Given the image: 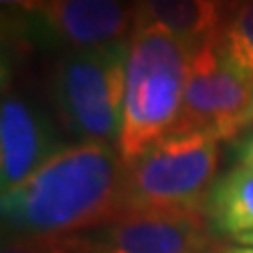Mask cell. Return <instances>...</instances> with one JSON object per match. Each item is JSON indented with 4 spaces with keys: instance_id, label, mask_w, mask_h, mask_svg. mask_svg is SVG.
Listing matches in <instances>:
<instances>
[{
    "instance_id": "obj_1",
    "label": "cell",
    "mask_w": 253,
    "mask_h": 253,
    "mask_svg": "<svg viewBox=\"0 0 253 253\" xmlns=\"http://www.w3.org/2000/svg\"><path fill=\"white\" fill-rule=\"evenodd\" d=\"M123 186L118 148L106 141L61 148L21 184L2 190V228L11 239L104 228L123 215Z\"/></svg>"
},
{
    "instance_id": "obj_2",
    "label": "cell",
    "mask_w": 253,
    "mask_h": 253,
    "mask_svg": "<svg viewBox=\"0 0 253 253\" xmlns=\"http://www.w3.org/2000/svg\"><path fill=\"white\" fill-rule=\"evenodd\" d=\"M188 49L158 23H135L126 49V89L118 154L135 163L179 118L190 70Z\"/></svg>"
},
{
    "instance_id": "obj_3",
    "label": "cell",
    "mask_w": 253,
    "mask_h": 253,
    "mask_svg": "<svg viewBox=\"0 0 253 253\" xmlns=\"http://www.w3.org/2000/svg\"><path fill=\"white\" fill-rule=\"evenodd\" d=\"M219 165V139L169 133L125 167L123 215L207 217L205 205Z\"/></svg>"
},
{
    "instance_id": "obj_4",
    "label": "cell",
    "mask_w": 253,
    "mask_h": 253,
    "mask_svg": "<svg viewBox=\"0 0 253 253\" xmlns=\"http://www.w3.org/2000/svg\"><path fill=\"white\" fill-rule=\"evenodd\" d=\"M129 42L68 51L53 68L51 86L61 125L81 141H118L126 89Z\"/></svg>"
},
{
    "instance_id": "obj_5",
    "label": "cell",
    "mask_w": 253,
    "mask_h": 253,
    "mask_svg": "<svg viewBox=\"0 0 253 253\" xmlns=\"http://www.w3.org/2000/svg\"><path fill=\"white\" fill-rule=\"evenodd\" d=\"M253 101V84L239 78L219 59L217 36L190 57L184 104L171 133L201 131L219 141L243 133V118Z\"/></svg>"
},
{
    "instance_id": "obj_6",
    "label": "cell",
    "mask_w": 253,
    "mask_h": 253,
    "mask_svg": "<svg viewBox=\"0 0 253 253\" xmlns=\"http://www.w3.org/2000/svg\"><path fill=\"white\" fill-rule=\"evenodd\" d=\"M207 217L126 215L93 236L97 253H226Z\"/></svg>"
},
{
    "instance_id": "obj_7",
    "label": "cell",
    "mask_w": 253,
    "mask_h": 253,
    "mask_svg": "<svg viewBox=\"0 0 253 253\" xmlns=\"http://www.w3.org/2000/svg\"><path fill=\"white\" fill-rule=\"evenodd\" d=\"M57 150L51 118L32 97L6 91L0 106V175L2 190L21 184Z\"/></svg>"
},
{
    "instance_id": "obj_8",
    "label": "cell",
    "mask_w": 253,
    "mask_h": 253,
    "mask_svg": "<svg viewBox=\"0 0 253 253\" xmlns=\"http://www.w3.org/2000/svg\"><path fill=\"white\" fill-rule=\"evenodd\" d=\"M41 19L68 51L129 42L135 6L125 0H46Z\"/></svg>"
},
{
    "instance_id": "obj_9",
    "label": "cell",
    "mask_w": 253,
    "mask_h": 253,
    "mask_svg": "<svg viewBox=\"0 0 253 253\" xmlns=\"http://www.w3.org/2000/svg\"><path fill=\"white\" fill-rule=\"evenodd\" d=\"M135 23H158L192 55L219 36L228 11L219 0H135Z\"/></svg>"
},
{
    "instance_id": "obj_10",
    "label": "cell",
    "mask_w": 253,
    "mask_h": 253,
    "mask_svg": "<svg viewBox=\"0 0 253 253\" xmlns=\"http://www.w3.org/2000/svg\"><path fill=\"white\" fill-rule=\"evenodd\" d=\"M205 215L215 234L253 232V169L239 165L213 181Z\"/></svg>"
},
{
    "instance_id": "obj_11",
    "label": "cell",
    "mask_w": 253,
    "mask_h": 253,
    "mask_svg": "<svg viewBox=\"0 0 253 253\" xmlns=\"http://www.w3.org/2000/svg\"><path fill=\"white\" fill-rule=\"evenodd\" d=\"M217 53L226 68L253 84V0H241L228 13L217 36Z\"/></svg>"
},
{
    "instance_id": "obj_12",
    "label": "cell",
    "mask_w": 253,
    "mask_h": 253,
    "mask_svg": "<svg viewBox=\"0 0 253 253\" xmlns=\"http://www.w3.org/2000/svg\"><path fill=\"white\" fill-rule=\"evenodd\" d=\"M2 253H97V245L91 234L26 236L4 243Z\"/></svg>"
},
{
    "instance_id": "obj_13",
    "label": "cell",
    "mask_w": 253,
    "mask_h": 253,
    "mask_svg": "<svg viewBox=\"0 0 253 253\" xmlns=\"http://www.w3.org/2000/svg\"><path fill=\"white\" fill-rule=\"evenodd\" d=\"M2 2L4 15L6 13H19V15H41L46 0H0Z\"/></svg>"
},
{
    "instance_id": "obj_14",
    "label": "cell",
    "mask_w": 253,
    "mask_h": 253,
    "mask_svg": "<svg viewBox=\"0 0 253 253\" xmlns=\"http://www.w3.org/2000/svg\"><path fill=\"white\" fill-rule=\"evenodd\" d=\"M234 156L241 167L253 169V129L245 131V135L234 141Z\"/></svg>"
},
{
    "instance_id": "obj_15",
    "label": "cell",
    "mask_w": 253,
    "mask_h": 253,
    "mask_svg": "<svg viewBox=\"0 0 253 253\" xmlns=\"http://www.w3.org/2000/svg\"><path fill=\"white\" fill-rule=\"evenodd\" d=\"M251 126H253V101H251V106H249L247 112H245V118H243V133L249 131Z\"/></svg>"
},
{
    "instance_id": "obj_16",
    "label": "cell",
    "mask_w": 253,
    "mask_h": 253,
    "mask_svg": "<svg viewBox=\"0 0 253 253\" xmlns=\"http://www.w3.org/2000/svg\"><path fill=\"white\" fill-rule=\"evenodd\" d=\"M234 241L239 243V245H247V247H253V232H245V234L234 236Z\"/></svg>"
},
{
    "instance_id": "obj_17",
    "label": "cell",
    "mask_w": 253,
    "mask_h": 253,
    "mask_svg": "<svg viewBox=\"0 0 253 253\" xmlns=\"http://www.w3.org/2000/svg\"><path fill=\"white\" fill-rule=\"evenodd\" d=\"M226 253H253V247L239 245V247H226Z\"/></svg>"
},
{
    "instance_id": "obj_18",
    "label": "cell",
    "mask_w": 253,
    "mask_h": 253,
    "mask_svg": "<svg viewBox=\"0 0 253 253\" xmlns=\"http://www.w3.org/2000/svg\"><path fill=\"white\" fill-rule=\"evenodd\" d=\"M219 2H221V4H224V6H226V9H228V11H232V9H234V6H236V4H239V2H241V0H219Z\"/></svg>"
}]
</instances>
